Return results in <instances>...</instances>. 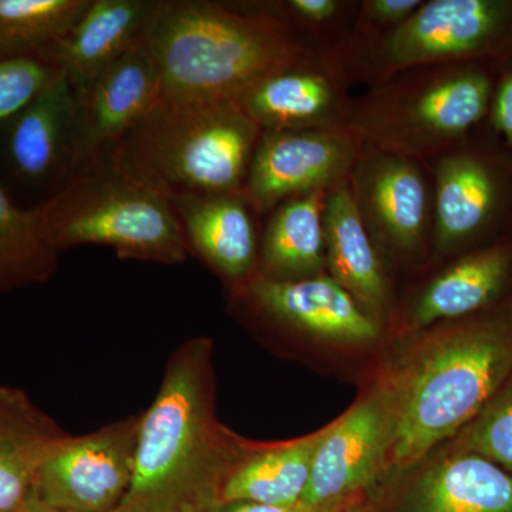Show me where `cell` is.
<instances>
[{"instance_id": "obj_11", "label": "cell", "mask_w": 512, "mask_h": 512, "mask_svg": "<svg viewBox=\"0 0 512 512\" xmlns=\"http://www.w3.org/2000/svg\"><path fill=\"white\" fill-rule=\"evenodd\" d=\"M394 434V389L390 373L329 426L316 451L301 503L336 505L370 500L387 477Z\"/></svg>"}, {"instance_id": "obj_18", "label": "cell", "mask_w": 512, "mask_h": 512, "mask_svg": "<svg viewBox=\"0 0 512 512\" xmlns=\"http://www.w3.org/2000/svg\"><path fill=\"white\" fill-rule=\"evenodd\" d=\"M349 90L319 56L268 74L235 101L262 131L348 130Z\"/></svg>"}, {"instance_id": "obj_33", "label": "cell", "mask_w": 512, "mask_h": 512, "mask_svg": "<svg viewBox=\"0 0 512 512\" xmlns=\"http://www.w3.org/2000/svg\"><path fill=\"white\" fill-rule=\"evenodd\" d=\"M18 512H72L66 510H60V508L52 507V505L43 503L42 500L36 497L35 494L30 491L26 500L20 505Z\"/></svg>"}, {"instance_id": "obj_14", "label": "cell", "mask_w": 512, "mask_h": 512, "mask_svg": "<svg viewBox=\"0 0 512 512\" xmlns=\"http://www.w3.org/2000/svg\"><path fill=\"white\" fill-rule=\"evenodd\" d=\"M363 143L349 130L264 131L244 192L266 217L296 195L348 180Z\"/></svg>"}, {"instance_id": "obj_31", "label": "cell", "mask_w": 512, "mask_h": 512, "mask_svg": "<svg viewBox=\"0 0 512 512\" xmlns=\"http://www.w3.org/2000/svg\"><path fill=\"white\" fill-rule=\"evenodd\" d=\"M488 127L512 154V60L501 67L491 100Z\"/></svg>"}, {"instance_id": "obj_32", "label": "cell", "mask_w": 512, "mask_h": 512, "mask_svg": "<svg viewBox=\"0 0 512 512\" xmlns=\"http://www.w3.org/2000/svg\"><path fill=\"white\" fill-rule=\"evenodd\" d=\"M372 500V498H370ZM370 500L356 501V503L336 505H308L298 503L295 505H264L254 503H232L222 507L221 512H355Z\"/></svg>"}, {"instance_id": "obj_2", "label": "cell", "mask_w": 512, "mask_h": 512, "mask_svg": "<svg viewBox=\"0 0 512 512\" xmlns=\"http://www.w3.org/2000/svg\"><path fill=\"white\" fill-rule=\"evenodd\" d=\"M390 370L394 434L387 477L419 467L466 429L512 377V305L421 330Z\"/></svg>"}, {"instance_id": "obj_12", "label": "cell", "mask_w": 512, "mask_h": 512, "mask_svg": "<svg viewBox=\"0 0 512 512\" xmlns=\"http://www.w3.org/2000/svg\"><path fill=\"white\" fill-rule=\"evenodd\" d=\"M79 104L62 70L0 123V184L49 200L77 170Z\"/></svg>"}, {"instance_id": "obj_15", "label": "cell", "mask_w": 512, "mask_h": 512, "mask_svg": "<svg viewBox=\"0 0 512 512\" xmlns=\"http://www.w3.org/2000/svg\"><path fill=\"white\" fill-rule=\"evenodd\" d=\"M433 268L400 313L412 332L512 305V235Z\"/></svg>"}, {"instance_id": "obj_26", "label": "cell", "mask_w": 512, "mask_h": 512, "mask_svg": "<svg viewBox=\"0 0 512 512\" xmlns=\"http://www.w3.org/2000/svg\"><path fill=\"white\" fill-rule=\"evenodd\" d=\"M89 3L90 0H0V60H47Z\"/></svg>"}, {"instance_id": "obj_19", "label": "cell", "mask_w": 512, "mask_h": 512, "mask_svg": "<svg viewBox=\"0 0 512 512\" xmlns=\"http://www.w3.org/2000/svg\"><path fill=\"white\" fill-rule=\"evenodd\" d=\"M170 202L190 251L229 288L258 274L261 215L244 191L180 195Z\"/></svg>"}, {"instance_id": "obj_16", "label": "cell", "mask_w": 512, "mask_h": 512, "mask_svg": "<svg viewBox=\"0 0 512 512\" xmlns=\"http://www.w3.org/2000/svg\"><path fill=\"white\" fill-rule=\"evenodd\" d=\"M376 498L377 512H512V474L480 454L448 446Z\"/></svg>"}, {"instance_id": "obj_9", "label": "cell", "mask_w": 512, "mask_h": 512, "mask_svg": "<svg viewBox=\"0 0 512 512\" xmlns=\"http://www.w3.org/2000/svg\"><path fill=\"white\" fill-rule=\"evenodd\" d=\"M349 185L387 271L433 265L436 210L427 161L363 144Z\"/></svg>"}, {"instance_id": "obj_29", "label": "cell", "mask_w": 512, "mask_h": 512, "mask_svg": "<svg viewBox=\"0 0 512 512\" xmlns=\"http://www.w3.org/2000/svg\"><path fill=\"white\" fill-rule=\"evenodd\" d=\"M59 73L43 57L0 60V123L26 106Z\"/></svg>"}, {"instance_id": "obj_6", "label": "cell", "mask_w": 512, "mask_h": 512, "mask_svg": "<svg viewBox=\"0 0 512 512\" xmlns=\"http://www.w3.org/2000/svg\"><path fill=\"white\" fill-rule=\"evenodd\" d=\"M37 208L59 252L103 245L123 259L164 265L181 264L191 254L171 202L124 173L110 157L77 168Z\"/></svg>"}, {"instance_id": "obj_8", "label": "cell", "mask_w": 512, "mask_h": 512, "mask_svg": "<svg viewBox=\"0 0 512 512\" xmlns=\"http://www.w3.org/2000/svg\"><path fill=\"white\" fill-rule=\"evenodd\" d=\"M427 163L436 210L431 268L512 235V154L487 124Z\"/></svg>"}, {"instance_id": "obj_10", "label": "cell", "mask_w": 512, "mask_h": 512, "mask_svg": "<svg viewBox=\"0 0 512 512\" xmlns=\"http://www.w3.org/2000/svg\"><path fill=\"white\" fill-rule=\"evenodd\" d=\"M143 413L83 436L67 434L37 467L32 493L60 510H119L133 483Z\"/></svg>"}, {"instance_id": "obj_7", "label": "cell", "mask_w": 512, "mask_h": 512, "mask_svg": "<svg viewBox=\"0 0 512 512\" xmlns=\"http://www.w3.org/2000/svg\"><path fill=\"white\" fill-rule=\"evenodd\" d=\"M349 87L383 82L393 74L457 62L512 60V0H424L389 35L320 53Z\"/></svg>"}, {"instance_id": "obj_21", "label": "cell", "mask_w": 512, "mask_h": 512, "mask_svg": "<svg viewBox=\"0 0 512 512\" xmlns=\"http://www.w3.org/2000/svg\"><path fill=\"white\" fill-rule=\"evenodd\" d=\"M326 272L377 322L396 312L393 279L357 214L349 178L330 188L323 210Z\"/></svg>"}, {"instance_id": "obj_30", "label": "cell", "mask_w": 512, "mask_h": 512, "mask_svg": "<svg viewBox=\"0 0 512 512\" xmlns=\"http://www.w3.org/2000/svg\"><path fill=\"white\" fill-rule=\"evenodd\" d=\"M423 2L424 0H360L352 29L338 45H359L389 35L406 22Z\"/></svg>"}, {"instance_id": "obj_13", "label": "cell", "mask_w": 512, "mask_h": 512, "mask_svg": "<svg viewBox=\"0 0 512 512\" xmlns=\"http://www.w3.org/2000/svg\"><path fill=\"white\" fill-rule=\"evenodd\" d=\"M229 289L249 315L306 338L365 346L382 336V323L328 274L299 281H272L256 274Z\"/></svg>"}, {"instance_id": "obj_28", "label": "cell", "mask_w": 512, "mask_h": 512, "mask_svg": "<svg viewBox=\"0 0 512 512\" xmlns=\"http://www.w3.org/2000/svg\"><path fill=\"white\" fill-rule=\"evenodd\" d=\"M448 446L480 454L512 474V377Z\"/></svg>"}, {"instance_id": "obj_4", "label": "cell", "mask_w": 512, "mask_h": 512, "mask_svg": "<svg viewBox=\"0 0 512 512\" xmlns=\"http://www.w3.org/2000/svg\"><path fill=\"white\" fill-rule=\"evenodd\" d=\"M262 133L235 100L181 103L163 97L107 157L168 201L238 192L244 191Z\"/></svg>"}, {"instance_id": "obj_23", "label": "cell", "mask_w": 512, "mask_h": 512, "mask_svg": "<svg viewBox=\"0 0 512 512\" xmlns=\"http://www.w3.org/2000/svg\"><path fill=\"white\" fill-rule=\"evenodd\" d=\"M67 434L23 390L0 384V512H18L37 467Z\"/></svg>"}, {"instance_id": "obj_27", "label": "cell", "mask_w": 512, "mask_h": 512, "mask_svg": "<svg viewBox=\"0 0 512 512\" xmlns=\"http://www.w3.org/2000/svg\"><path fill=\"white\" fill-rule=\"evenodd\" d=\"M241 3L272 16L316 52L323 53L348 35L360 0H252Z\"/></svg>"}, {"instance_id": "obj_22", "label": "cell", "mask_w": 512, "mask_h": 512, "mask_svg": "<svg viewBox=\"0 0 512 512\" xmlns=\"http://www.w3.org/2000/svg\"><path fill=\"white\" fill-rule=\"evenodd\" d=\"M329 190L296 195L266 215L259 241L258 274L272 281L328 274L323 210Z\"/></svg>"}, {"instance_id": "obj_20", "label": "cell", "mask_w": 512, "mask_h": 512, "mask_svg": "<svg viewBox=\"0 0 512 512\" xmlns=\"http://www.w3.org/2000/svg\"><path fill=\"white\" fill-rule=\"evenodd\" d=\"M156 6L157 0H90L47 56L66 76L77 104L110 64L146 36Z\"/></svg>"}, {"instance_id": "obj_34", "label": "cell", "mask_w": 512, "mask_h": 512, "mask_svg": "<svg viewBox=\"0 0 512 512\" xmlns=\"http://www.w3.org/2000/svg\"><path fill=\"white\" fill-rule=\"evenodd\" d=\"M355 512H377L376 500L369 501V503H366L363 505V507H360L359 510H356Z\"/></svg>"}, {"instance_id": "obj_3", "label": "cell", "mask_w": 512, "mask_h": 512, "mask_svg": "<svg viewBox=\"0 0 512 512\" xmlns=\"http://www.w3.org/2000/svg\"><path fill=\"white\" fill-rule=\"evenodd\" d=\"M146 42L164 99L237 100L268 74L320 56L281 22L241 2L158 0Z\"/></svg>"}, {"instance_id": "obj_25", "label": "cell", "mask_w": 512, "mask_h": 512, "mask_svg": "<svg viewBox=\"0 0 512 512\" xmlns=\"http://www.w3.org/2000/svg\"><path fill=\"white\" fill-rule=\"evenodd\" d=\"M57 259L39 208L20 207L0 184V292L49 281Z\"/></svg>"}, {"instance_id": "obj_1", "label": "cell", "mask_w": 512, "mask_h": 512, "mask_svg": "<svg viewBox=\"0 0 512 512\" xmlns=\"http://www.w3.org/2000/svg\"><path fill=\"white\" fill-rule=\"evenodd\" d=\"M212 340L184 342L144 410L136 470L116 512H221L225 481L249 444L215 414Z\"/></svg>"}, {"instance_id": "obj_24", "label": "cell", "mask_w": 512, "mask_h": 512, "mask_svg": "<svg viewBox=\"0 0 512 512\" xmlns=\"http://www.w3.org/2000/svg\"><path fill=\"white\" fill-rule=\"evenodd\" d=\"M328 431L329 426L289 443L249 447L225 481L222 503L278 507L301 503L316 451Z\"/></svg>"}, {"instance_id": "obj_5", "label": "cell", "mask_w": 512, "mask_h": 512, "mask_svg": "<svg viewBox=\"0 0 512 512\" xmlns=\"http://www.w3.org/2000/svg\"><path fill=\"white\" fill-rule=\"evenodd\" d=\"M503 66L441 63L393 74L353 97L348 130L367 146L429 161L487 123Z\"/></svg>"}, {"instance_id": "obj_17", "label": "cell", "mask_w": 512, "mask_h": 512, "mask_svg": "<svg viewBox=\"0 0 512 512\" xmlns=\"http://www.w3.org/2000/svg\"><path fill=\"white\" fill-rule=\"evenodd\" d=\"M163 97L160 72L144 36L100 74L79 104L77 168L109 156Z\"/></svg>"}]
</instances>
